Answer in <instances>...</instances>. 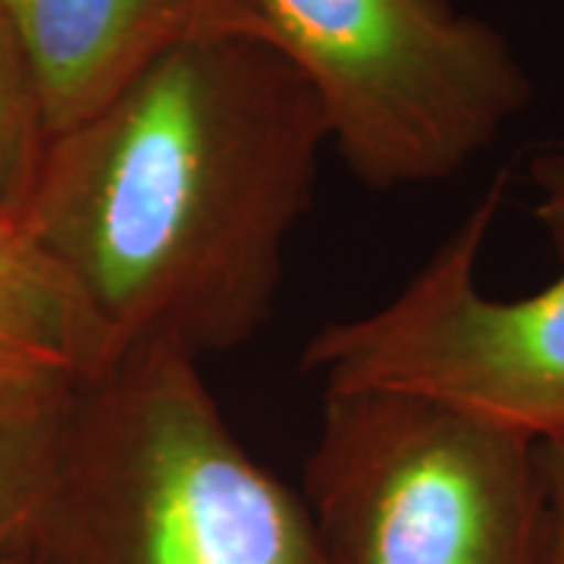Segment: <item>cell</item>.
<instances>
[{
	"instance_id": "cell-1",
	"label": "cell",
	"mask_w": 564,
	"mask_h": 564,
	"mask_svg": "<svg viewBox=\"0 0 564 564\" xmlns=\"http://www.w3.org/2000/svg\"><path fill=\"white\" fill-rule=\"evenodd\" d=\"M323 148L321 101L273 41H188L51 139L22 223L113 361L148 345L202 361L270 321Z\"/></svg>"
},
{
	"instance_id": "cell-2",
	"label": "cell",
	"mask_w": 564,
	"mask_h": 564,
	"mask_svg": "<svg viewBox=\"0 0 564 564\" xmlns=\"http://www.w3.org/2000/svg\"><path fill=\"white\" fill-rule=\"evenodd\" d=\"M25 540L47 564H326L302 492L232 433L202 361L166 345L82 386Z\"/></svg>"
},
{
	"instance_id": "cell-3",
	"label": "cell",
	"mask_w": 564,
	"mask_h": 564,
	"mask_svg": "<svg viewBox=\"0 0 564 564\" xmlns=\"http://www.w3.org/2000/svg\"><path fill=\"white\" fill-rule=\"evenodd\" d=\"M302 499L326 564H540V445L402 389H323Z\"/></svg>"
},
{
	"instance_id": "cell-4",
	"label": "cell",
	"mask_w": 564,
	"mask_h": 564,
	"mask_svg": "<svg viewBox=\"0 0 564 564\" xmlns=\"http://www.w3.org/2000/svg\"><path fill=\"white\" fill-rule=\"evenodd\" d=\"M314 88L329 144L370 188L452 180L518 120L533 82L455 0H254Z\"/></svg>"
},
{
	"instance_id": "cell-5",
	"label": "cell",
	"mask_w": 564,
	"mask_h": 564,
	"mask_svg": "<svg viewBox=\"0 0 564 564\" xmlns=\"http://www.w3.org/2000/svg\"><path fill=\"white\" fill-rule=\"evenodd\" d=\"M533 214L562 258L540 292L492 299L477 263L502 204L496 182L389 302L326 323L304 348L323 389H402L564 448V141L530 158Z\"/></svg>"
},
{
	"instance_id": "cell-6",
	"label": "cell",
	"mask_w": 564,
	"mask_h": 564,
	"mask_svg": "<svg viewBox=\"0 0 564 564\" xmlns=\"http://www.w3.org/2000/svg\"><path fill=\"white\" fill-rule=\"evenodd\" d=\"M39 82L51 139L188 41L267 39L254 0H0Z\"/></svg>"
},
{
	"instance_id": "cell-7",
	"label": "cell",
	"mask_w": 564,
	"mask_h": 564,
	"mask_svg": "<svg viewBox=\"0 0 564 564\" xmlns=\"http://www.w3.org/2000/svg\"><path fill=\"white\" fill-rule=\"evenodd\" d=\"M110 345L76 282L22 217L0 214V392L35 383H91Z\"/></svg>"
},
{
	"instance_id": "cell-8",
	"label": "cell",
	"mask_w": 564,
	"mask_h": 564,
	"mask_svg": "<svg viewBox=\"0 0 564 564\" xmlns=\"http://www.w3.org/2000/svg\"><path fill=\"white\" fill-rule=\"evenodd\" d=\"M79 389L54 380L0 392V552L20 545L39 518Z\"/></svg>"
},
{
	"instance_id": "cell-9",
	"label": "cell",
	"mask_w": 564,
	"mask_h": 564,
	"mask_svg": "<svg viewBox=\"0 0 564 564\" xmlns=\"http://www.w3.org/2000/svg\"><path fill=\"white\" fill-rule=\"evenodd\" d=\"M51 144L44 104L22 41L0 7V214L22 217Z\"/></svg>"
},
{
	"instance_id": "cell-10",
	"label": "cell",
	"mask_w": 564,
	"mask_h": 564,
	"mask_svg": "<svg viewBox=\"0 0 564 564\" xmlns=\"http://www.w3.org/2000/svg\"><path fill=\"white\" fill-rule=\"evenodd\" d=\"M543 540L540 564H564V448H540Z\"/></svg>"
},
{
	"instance_id": "cell-11",
	"label": "cell",
	"mask_w": 564,
	"mask_h": 564,
	"mask_svg": "<svg viewBox=\"0 0 564 564\" xmlns=\"http://www.w3.org/2000/svg\"><path fill=\"white\" fill-rule=\"evenodd\" d=\"M3 552H7V549H3ZM3 552H0V555H3Z\"/></svg>"
}]
</instances>
